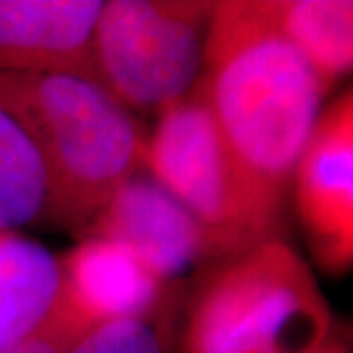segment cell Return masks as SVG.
Returning a JSON list of instances; mask_svg holds the SVG:
<instances>
[{
  "label": "cell",
  "mask_w": 353,
  "mask_h": 353,
  "mask_svg": "<svg viewBox=\"0 0 353 353\" xmlns=\"http://www.w3.org/2000/svg\"><path fill=\"white\" fill-rule=\"evenodd\" d=\"M196 88L241 159L289 194L326 92L265 0H216Z\"/></svg>",
  "instance_id": "cell-1"
},
{
  "label": "cell",
  "mask_w": 353,
  "mask_h": 353,
  "mask_svg": "<svg viewBox=\"0 0 353 353\" xmlns=\"http://www.w3.org/2000/svg\"><path fill=\"white\" fill-rule=\"evenodd\" d=\"M0 106L41 157L48 220L79 240L114 192L143 169L148 134L99 83L61 73L0 75Z\"/></svg>",
  "instance_id": "cell-2"
},
{
  "label": "cell",
  "mask_w": 353,
  "mask_h": 353,
  "mask_svg": "<svg viewBox=\"0 0 353 353\" xmlns=\"http://www.w3.org/2000/svg\"><path fill=\"white\" fill-rule=\"evenodd\" d=\"M330 336V304L312 269L275 238L201 279L181 345L183 353H310Z\"/></svg>",
  "instance_id": "cell-3"
},
{
  "label": "cell",
  "mask_w": 353,
  "mask_h": 353,
  "mask_svg": "<svg viewBox=\"0 0 353 353\" xmlns=\"http://www.w3.org/2000/svg\"><path fill=\"white\" fill-rule=\"evenodd\" d=\"M141 167L201 222L224 261L281 238L289 194L241 159L196 87L157 114Z\"/></svg>",
  "instance_id": "cell-4"
},
{
  "label": "cell",
  "mask_w": 353,
  "mask_h": 353,
  "mask_svg": "<svg viewBox=\"0 0 353 353\" xmlns=\"http://www.w3.org/2000/svg\"><path fill=\"white\" fill-rule=\"evenodd\" d=\"M216 0H106L94 26L99 85L159 114L199 85Z\"/></svg>",
  "instance_id": "cell-5"
},
{
  "label": "cell",
  "mask_w": 353,
  "mask_h": 353,
  "mask_svg": "<svg viewBox=\"0 0 353 353\" xmlns=\"http://www.w3.org/2000/svg\"><path fill=\"white\" fill-rule=\"evenodd\" d=\"M88 236L128 250L175 289H189L194 275L224 261L201 222L145 169L114 192L83 238Z\"/></svg>",
  "instance_id": "cell-6"
},
{
  "label": "cell",
  "mask_w": 353,
  "mask_h": 353,
  "mask_svg": "<svg viewBox=\"0 0 353 353\" xmlns=\"http://www.w3.org/2000/svg\"><path fill=\"white\" fill-rule=\"evenodd\" d=\"M314 261L330 275L353 265V90L324 108L290 176Z\"/></svg>",
  "instance_id": "cell-7"
},
{
  "label": "cell",
  "mask_w": 353,
  "mask_h": 353,
  "mask_svg": "<svg viewBox=\"0 0 353 353\" xmlns=\"http://www.w3.org/2000/svg\"><path fill=\"white\" fill-rule=\"evenodd\" d=\"M101 6L102 0H0V75L61 73L99 83Z\"/></svg>",
  "instance_id": "cell-8"
},
{
  "label": "cell",
  "mask_w": 353,
  "mask_h": 353,
  "mask_svg": "<svg viewBox=\"0 0 353 353\" xmlns=\"http://www.w3.org/2000/svg\"><path fill=\"white\" fill-rule=\"evenodd\" d=\"M59 259L65 304L90 328L150 314L185 290L163 285L136 255L102 238H81Z\"/></svg>",
  "instance_id": "cell-9"
},
{
  "label": "cell",
  "mask_w": 353,
  "mask_h": 353,
  "mask_svg": "<svg viewBox=\"0 0 353 353\" xmlns=\"http://www.w3.org/2000/svg\"><path fill=\"white\" fill-rule=\"evenodd\" d=\"M63 301L59 255L22 232H0V345L41 330Z\"/></svg>",
  "instance_id": "cell-10"
},
{
  "label": "cell",
  "mask_w": 353,
  "mask_h": 353,
  "mask_svg": "<svg viewBox=\"0 0 353 353\" xmlns=\"http://www.w3.org/2000/svg\"><path fill=\"white\" fill-rule=\"evenodd\" d=\"M273 24L312 69L322 90L352 73V0H265Z\"/></svg>",
  "instance_id": "cell-11"
},
{
  "label": "cell",
  "mask_w": 353,
  "mask_h": 353,
  "mask_svg": "<svg viewBox=\"0 0 353 353\" xmlns=\"http://www.w3.org/2000/svg\"><path fill=\"white\" fill-rule=\"evenodd\" d=\"M50 183L34 141L0 106V232L48 220Z\"/></svg>",
  "instance_id": "cell-12"
},
{
  "label": "cell",
  "mask_w": 353,
  "mask_h": 353,
  "mask_svg": "<svg viewBox=\"0 0 353 353\" xmlns=\"http://www.w3.org/2000/svg\"><path fill=\"white\" fill-rule=\"evenodd\" d=\"M189 289L175 294L153 312L106 322L87 332L69 353H183L181 301Z\"/></svg>",
  "instance_id": "cell-13"
},
{
  "label": "cell",
  "mask_w": 353,
  "mask_h": 353,
  "mask_svg": "<svg viewBox=\"0 0 353 353\" xmlns=\"http://www.w3.org/2000/svg\"><path fill=\"white\" fill-rule=\"evenodd\" d=\"M90 330L92 328L61 301L59 310L43 328L22 341L0 345V353H69Z\"/></svg>",
  "instance_id": "cell-14"
},
{
  "label": "cell",
  "mask_w": 353,
  "mask_h": 353,
  "mask_svg": "<svg viewBox=\"0 0 353 353\" xmlns=\"http://www.w3.org/2000/svg\"><path fill=\"white\" fill-rule=\"evenodd\" d=\"M310 353H350L347 352V347H345V341L341 340V338H336L334 336V332H332V336H330L328 340L324 341L318 350Z\"/></svg>",
  "instance_id": "cell-15"
}]
</instances>
